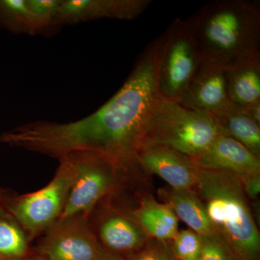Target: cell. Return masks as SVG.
<instances>
[{
	"label": "cell",
	"instance_id": "1",
	"mask_svg": "<svg viewBox=\"0 0 260 260\" xmlns=\"http://www.w3.org/2000/svg\"><path fill=\"white\" fill-rule=\"evenodd\" d=\"M160 50L159 37L140 54L121 88L93 114L71 122L40 120L23 124L2 133L0 142L59 160L71 154H93L117 172L140 166L145 129L161 99Z\"/></svg>",
	"mask_w": 260,
	"mask_h": 260
},
{
	"label": "cell",
	"instance_id": "2",
	"mask_svg": "<svg viewBox=\"0 0 260 260\" xmlns=\"http://www.w3.org/2000/svg\"><path fill=\"white\" fill-rule=\"evenodd\" d=\"M184 21L208 62L227 68L241 58L260 53L256 1H213Z\"/></svg>",
	"mask_w": 260,
	"mask_h": 260
},
{
	"label": "cell",
	"instance_id": "3",
	"mask_svg": "<svg viewBox=\"0 0 260 260\" xmlns=\"http://www.w3.org/2000/svg\"><path fill=\"white\" fill-rule=\"evenodd\" d=\"M194 188L217 237L234 258L259 260V233L239 176L199 168Z\"/></svg>",
	"mask_w": 260,
	"mask_h": 260
},
{
	"label": "cell",
	"instance_id": "4",
	"mask_svg": "<svg viewBox=\"0 0 260 260\" xmlns=\"http://www.w3.org/2000/svg\"><path fill=\"white\" fill-rule=\"evenodd\" d=\"M219 134L213 116L160 99L149 119L140 150L160 145L193 158L206 150Z\"/></svg>",
	"mask_w": 260,
	"mask_h": 260
},
{
	"label": "cell",
	"instance_id": "5",
	"mask_svg": "<svg viewBox=\"0 0 260 260\" xmlns=\"http://www.w3.org/2000/svg\"><path fill=\"white\" fill-rule=\"evenodd\" d=\"M160 38L159 94L179 103L206 61L184 20L175 19Z\"/></svg>",
	"mask_w": 260,
	"mask_h": 260
},
{
	"label": "cell",
	"instance_id": "6",
	"mask_svg": "<svg viewBox=\"0 0 260 260\" xmlns=\"http://www.w3.org/2000/svg\"><path fill=\"white\" fill-rule=\"evenodd\" d=\"M60 166L45 187L18 200L11 212L31 235L54 225L60 217L74 179L73 162L68 157L59 159Z\"/></svg>",
	"mask_w": 260,
	"mask_h": 260
},
{
	"label": "cell",
	"instance_id": "7",
	"mask_svg": "<svg viewBox=\"0 0 260 260\" xmlns=\"http://www.w3.org/2000/svg\"><path fill=\"white\" fill-rule=\"evenodd\" d=\"M64 157H68L73 162L74 179L58 220L88 212L112 189L113 177L117 172L93 154L75 153Z\"/></svg>",
	"mask_w": 260,
	"mask_h": 260
},
{
	"label": "cell",
	"instance_id": "8",
	"mask_svg": "<svg viewBox=\"0 0 260 260\" xmlns=\"http://www.w3.org/2000/svg\"><path fill=\"white\" fill-rule=\"evenodd\" d=\"M107 250L82 215L57 220L40 246L47 260H99Z\"/></svg>",
	"mask_w": 260,
	"mask_h": 260
},
{
	"label": "cell",
	"instance_id": "9",
	"mask_svg": "<svg viewBox=\"0 0 260 260\" xmlns=\"http://www.w3.org/2000/svg\"><path fill=\"white\" fill-rule=\"evenodd\" d=\"M179 104L214 118L230 112L226 67L205 61Z\"/></svg>",
	"mask_w": 260,
	"mask_h": 260
},
{
	"label": "cell",
	"instance_id": "10",
	"mask_svg": "<svg viewBox=\"0 0 260 260\" xmlns=\"http://www.w3.org/2000/svg\"><path fill=\"white\" fill-rule=\"evenodd\" d=\"M151 3L150 0H61L58 25L61 28L101 19L131 20L141 15Z\"/></svg>",
	"mask_w": 260,
	"mask_h": 260
},
{
	"label": "cell",
	"instance_id": "11",
	"mask_svg": "<svg viewBox=\"0 0 260 260\" xmlns=\"http://www.w3.org/2000/svg\"><path fill=\"white\" fill-rule=\"evenodd\" d=\"M140 167L156 174L174 189H193L198 168L192 159L166 146L155 145L140 150Z\"/></svg>",
	"mask_w": 260,
	"mask_h": 260
},
{
	"label": "cell",
	"instance_id": "12",
	"mask_svg": "<svg viewBox=\"0 0 260 260\" xmlns=\"http://www.w3.org/2000/svg\"><path fill=\"white\" fill-rule=\"evenodd\" d=\"M191 158L200 169L229 171L238 176L260 173V158L237 140L220 133L206 150Z\"/></svg>",
	"mask_w": 260,
	"mask_h": 260
},
{
	"label": "cell",
	"instance_id": "13",
	"mask_svg": "<svg viewBox=\"0 0 260 260\" xmlns=\"http://www.w3.org/2000/svg\"><path fill=\"white\" fill-rule=\"evenodd\" d=\"M227 83L234 107L246 110L260 102V53L244 56L228 66Z\"/></svg>",
	"mask_w": 260,
	"mask_h": 260
},
{
	"label": "cell",
	"instance_id": "14",
	"mask_svg": "<svg viewBox=\"0 0 260 260\" xmlns=\"http://www.w3.org/2000/svg\"><path fill=\"white\" fill-rule=\"evenodd\" d=\"M165 200L178 219H180L200 237L217 236L202 200L193 189H161Z\"/></svg>",
	"mask_w": 260,
	"mask_h": 260
},
{
	"label": "cell",
	"instance_id": "15",
	"mask_svg": "<svg viewBox=\"0 0 260 260\" xmlns=\"http://www.w3.org/2000/svg\"><path fill=\"white\" fill-rule=\"evenodd\" d=\"M136 215L142 227L155 240L169 242L179 232V219L166 203L147 198Z\"/></svg>",
	"mask_w": 260,
	"mask_h": 260
},
{
	"label": "cell",
	"instance_id": "16",
	"mask_svg": "<svg viewBox=\"0 0 260 260\" xmlns=\"http://www.w3.org/2000/svg\"><path fill=\"white\" fill-rule=\"evenodd\" d=\"M215 119L220 134L237 140L260 158V125L251 119L246 110L234 107Z\"/></svg>",
	"mask_w": 260,
	"mask_h": 260
},
{
	"label": "cell",
	"instance_id": "17",
	"mask_svg": "<svg viewBox=\"0 0 260 260\" xmlns=\"http://www.w3.org/2000/svg\"><path fill=\"white\" fill-rule=\"evenodd\" d=\"M101 239L113 252H135L145 244V239L135 224L124 217L113 216L102 224Z\"/></svg>",
	"mask_w": 260,
	"mask_h": 260
},
{
	"label": "cell",
	"instance_id": "18",
	"mask_svg": "<svg viewBox=\"0 0 260 260\" xmlns=\"http://www.w3.org/2000/svg\"><path fill=\"white\" fill-rule=\"evenodd\" d=\"M61 0H28L30 36H51L59 30L58 15Z\"/></svg>",
	"mask_w": 260,
	"mask_h": 260
},
{
	"label": "cell",
	"instance_id": "19",
	"mask_svg": "<svg viewBox=\"0 0 260 260\" xmlns=\"http://www.w3.org/2000/svg\"><path fill=\"white\" fill-rule=\"evenodd\" d=\"M30 15L28 0H0V28L30 35Z\"/></svg>",
	"mask_w": 260,
	"mask_h": 260
},
{
	"label": "cell",
	"instance_id": "20",
	"mask_svg": "<svg viewBox=\"0 0 260 260\" xmlns=\"http://www.w3.org/2000/svg\"><path fill=\"white\" fill-rule=\"evenodd\" d=\"M28 251L23 231L10 220L0 218V256L11 260L23 259Z\"/></svg>",
	"mask_w": 260,
	"mask_h": 260
},
{
	"label": "cell",
	"instance_id": "21",
	"mask_svg": "<svg viewBox=\"0 0 260 260\" xmlns=\"http://www.w3.org/2000/svg\"><path fill=\"white\" fill-rule=\"evenodd\" d=\"M173 251L178 260H199L202 251V238L191 229L178 232L172 239Z\"/></svg>",
	"mask_w": 260,
	"mask_h": 260
},
{
	"label": "cell",
	"instance_id": "22",
	"mask_svg": "<svg viewBox=\"0 0 260 260\" xmlns=\"http://www.w3.org/2000/svg\"><path fill=\"white\" fill-rule=\"evenodd\" d=\"M169 242H150L133 253L129 260H178Z\"/></svg>",
	"mask_w": 260,
	"mask_h": 260
},
{
	"label": "cell",
	"instance_id": "23",
	"mask_svg": "<svg viewBox=\"0 0 260 260\" xmlns=\"http://www.w3.org/2000/svg\"><path fill=\"white\" fill-rule=\"evenodd\" d=\"M202 238V251L199 260H232L234 256L217 236Z\"/></svg>",
	"mask_w": 260,
	"mask_h": 260
},
{
	"label": "cell",
	"instance_id": "24",
	"mask_svg": "<svg viewBox=\"0 0 260 260\" xmlns=\"http://www.w3.org/2000/svg\"><path fill=\"white\" fill-rule=\"evenodd\" d=\"M246 197L255 199L260 191V173L239 176Z\"/></svg>",
	"mask_w": 260,
	"mask_h": 260
},
{
	"label": "cell",
	"instance_id": "25",
	"mask_svg": "<svg viewBox=\"0 0 260 260\" xmlns=\"http://www.w3.org/2000/svg\"><path fill=\"white\" fill-rule=\"evenodd\" d=\"M246 112L250 116L253 121L260 125V102L253 104L250 107L246 109Z\"/></svg>",
	"mask_w": 260,
	"mask_h": 260
},
{
	"label": "cell",
	"instance_id": "26",
	"mask_svg": "<svg viewBox=\"0 0 260 260\" xmlns=\"http://www.w3.org/2000/svg\"><path fill=\"white\" fill-rule=\"evenodd\" d=\"M99 260H125L119 254L117 253L113 252L109 250H107L104 256H102Z\"/></svg>",
	"mask_w": 260,
	"mask_h": 260
},
{
	"label": "cell",
	"instance_id": "27",
	"mask_svg": "<svg viewBox=\"0 0 260 260\" xmlns=\"http://www.w3.org/2000/svg\"><path fill=\"white\" fill-rule=\"evenodd\" d=\"M19 260H47L42 256H30V257H24L23 259Z\"/></svg>",
	"mask_w": 260,
	"mask_h": 260
},
{
	"label": "cell",
	"instance_id": "28",
	"mask_svg": "<svg viewBox=\"0 0 260 260\" xmlns=\"http://www.w3.org/2000/svg\"><path fill=\"white\" fill-rule=\"evenodd\" d=\"M232 260H237V259H236L235 258H233Z\"/></svg>",
	"mask_w": 260,
	"mask_h": 260
},
{
	"label": "cell",
	"instance_id": "29",
	"mask_svg": "<svg viewBox=\"0 0 260 260\" xmlns=\"http://www.w3.org/2000/svg\"></svg>",
	"mask_w": 260,
	"mask_h": 260
}]
</instances>
